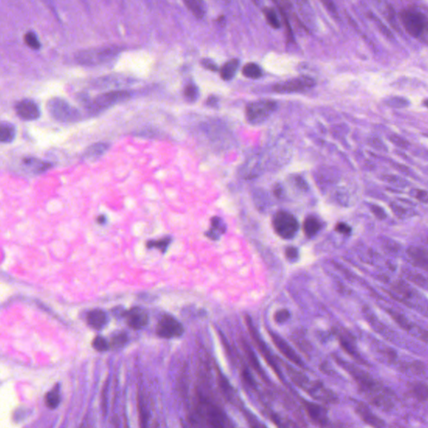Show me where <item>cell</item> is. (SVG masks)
<instances>
[{"instance_id":"cell-1","label":"cell","mask_w":428,"mask_h":428,"mask_svg":"<svg viewBox=\"0 0 428 428\" xmlns=\"http://www.w3.org/2000/svg\"><path fill=\"white\" fill-rule=\"evenodd\" d=\"M401 22L406 32L414 38H422L427 30V18L419 10L411 8L400 13Z\"/></svg>"},{"instance_id":"cell-2","label":"cell","mask_w":428,"mask_h":428,"mask_svg":"<svg viewBox=\"0 0 428 428\" xmlns=\"http://www.w3.org/2000/svg\"><path fill=\"white\" fill-rule=\"evenodd\" d=\"M197 406V414L207 423L213 427H226L231 426L226 414L220 407L212 404L207 399L200 398Z\"/></svg>"},{"instance_id":"cell-3","label":"cell","mask_w":428,"mask_h":428,"mask_svg":"<svg viewBox=\"0 0 428 428\" xmlns=\"http://www.w3.org/2000/svg\"><path fill=\"white\" fill-rule=\"evenodd\" d=\"M48 112L58 122L73 123L80 119V113L75 107L61 98L54 97L47 103Z\"/></svg>"},{"instance_id":"cell-4","label":"cell","mask_w":428,"mask_h":428,"mask_svg":"<svg viewBox=\"0 0 428 428\" xmlns=\"http://www.w3.org/2000/svg\"><path fill=\"white\" fill-rule=\"evenodd\" d=\"M277 110V104L271 100H259L248 104L246 117L250 124L259 125L266 122Z\"/></svg>"},{"instance_id":"cell-5","label":"cell","mask_w":428,"mask_h":428,"mask_svg":"<svg viewBox=\"0 0 428 428\" xmlns=\"http://www.w3.org/2000/svg\"><path fill=\"white\" fill-rule=\"evenodd\" d=\"M274 231L284 239H291L299 231V224L293 214L285 211H279L273 219Z\"/></svg>"},{"instance_id":"cell-6","label":"cell","mask_w":428,"mask_h":428,"mask_svg":"<svg viewBox=\"0 0 428 428\" xmlns=\"http://www.w3.org/2000/svg\"><path fill=\"white\" fill-rule=\"evenodd\" d=\"M132 96V92L127 90H113L110 92L103 93L91 100L87 105L89 112L98 113L109 109L110 107L122 102Z\"/></svg>"},{"instance_id":"cell-7","label":"cell","mask_w":428,"mask_h":428,"mask_svg":"<svg viewBox=\"0 0 428 428\" xmlns=\"http://www.w3.org/2000/svg\"><path fill=\"white\" fill-rule=\"evenodd\" d=\"M315 85V80L309 76L302 75L290 80L277 83L274 86L275 92L280 94H291L307 91Z\"/></svg>"},{"instance_id":"cell-8","label":"cell","mask_w":428,"mask_h":428,"mask_svg":"<svg viewBox=\"0 0 428 428\" xmlns=\"http://www.w3.org/2000/svg\"><path fill=\"white\" fill-rule=\"evenodd\" d=\"M183 333V326L170 314L163 315L157 323V334L161 338H175L182 336Z\"/></svg>"},{"instance_id":"cell-9","label":"cell","mask_w":428,"mask_h":428,"mask_svg":"<svg viewBox=\"0 0 428 428\" xmlns=\"http://www.w3.org/2000/svg\"><path fill=\"white\" fill-rule=\"evenodd\" d=\"M117 53V50L112 49L83 50L76 55V60L81 65H98L110 60Z\"/></svg>"},{"instance_id":"cell-10","label":"cell","mask_w":428,"mask_h":428,"mask_svg":"<svg viewBox=\"0 0 428 428\" xmlns=\"http://www.w3.org/2000/svg\"><path fill=\"white\" fill-rule=\"evenodd\" d=\"M269 333L273 343L274 344V346H276L279 352L283 356H285L289 361L295 364L296 366L304 368V364L302 361V359L298 356V354L295 352L294 349L289 346V344L287 343L284 339L280 337L279 335H277L276 333L272 332V331H269Z\"/></svg>"},{"instance_id":"cell-11","label":"cell","mask_w":428,"mask_h":428,"mask_svg":"<svg viewBox=\"0 0 428 428\" xmlns=\"http://www.w3.org/2000/svg\"><path fill=\"white\" fill-rule=\"evenodd\" d=\"M246 324L248 329H249L250 336H251L253 341H254V343L256 344L257 347L259 349V351L261 352L264 359L266 360L269 366H271L272 369L278 374V376H280V372L278 370V366H276V364L274 362V359L272 357L270 351H269V349L267 348L266 345L264 344V341H262V339L260 338L258 331H257L256 329H255L254 325H253L252 319L249 316H246Z\"/></svg>"},{"instance_id":"cell-12","label":"cell","mask_w":428,"mask_h":428,"mask_svg":"<svg viewBox=\"0 0 428 428\" xmlns=\"http://www.w3.org/2000/svg\"><path fill=\"white\" fill-rule=\"evenodd\" d=\"M122 316L127 319V325L134 330L144 328L149 321L147 311L140 307H133L127 311L122 312Z\"/></svg>"},{"instance_id":"cell-13","label":"cell","mask_w":428,"mask_h":428,"mask_svg":"<svg viewBox=\"0 0 428 428\" xmlns=\"http://www.w3.org/2000/svg\"><path fill=\"white\" fill-rule=\"evenodd\" d=\"M303 405L309 418L319 426H326L328 423V411L319 404L307 401L303 399Z\"/></svg>"},{"instance_id":"cell-14","label":"cell","mask_w":428,"mask_h":428,"mask_svg":"<svg viewBox=\"0 0 428 428\" xmlns=\"http://www.w3.org/2000/svg\"><path fill=\"white\" fill-rule=\"evenodd\" d=\"M309 396L313 397L317 401H324V402H335L337 400L335 394L324 386L323 384L320 382H314L309 383L304 390Z\"/></svg>"},{"instance_id":"cell-15","label":"cell","mask_w":428,"mask_h":428,"mask_svg":"<svg viewBox=\"0 0 428 428\" xmlns=\"http://www.w3.org/2000/svg\"><path fill=\"white\" fill-rule=\"evenodd\" d=\"M16 112L21 119L25 121H33L40 117V111L37 104L32 100L25 99L18 103Z\"/></svg>"},{"instance_id":"cell-16","label":"cell","mask_w":428,"mask_h":428,"mask_svg":"<svg viewBox=\"0 0 428 428\" xmlns=\"http://www.w3.org/2000/svg\"><path fill=\"white\" fill-rule=\"evenodd\" d=\"M407 254L415 266L423 269L424 270L427 269V252L425 249H420L417 247H411L407 250Z\"/></svg>"},{"instance_id":"cell-17","label":"cell","mask_w":428,"mask_h":428,"mask_svg":"<svg viewBox=\"0 0 428 428\" xmlns=\"http://www.w3.org/2000/svg\"><path fill=\"white\" fill-rule=\"evenodd\" d=\"M356 412L359 416H361V418L370 426H376V427L385 426L384 421L379 418L378 416H376L363 404H360L358 406H356Z\"/></svg>"},{"instance_id":"cell-18","label":"cell","mask_w":428,"mask_h":428,"mask_svg":"<svg viewBox=\"0 0 428 428\" xmlns=\"http://www.w3.org/2000/svg\"><path fill=\"white\" fill-rule=\"evenodd\" d=\"M109 143H106V142L95 143V144L91 145L90 147H88L87 150L85 151V154H84V157L88 161L94 162V161H96V160L104 156L105 152L109 150Z\"/></svg>"},{"instance_id":"cell-19","label":"cell","mask_w":428,"mask_h":428,"mask_svg":"<svg viewBox=\"0 0 428 428\" xmlns=\"http://www.w3.org/2000/svg\"><path fill=\"white\" fill-rule=\"evenodd\" d=\"M108 318L102 309H93L87 314L88 325L95 330H100L106 325Z\"/></svg>"},{"instance_id":"cell-20","label":"cell","mask_w":428,"mask_h":428,"mask_svg":"<svg viewBox=\"0 0 428 428\" xmlns=\"http://www.w3.org/2000/svg\"><path fill=\"white\" fill-rule=\"evenodd\" d=\"M321 222L318 218L313 215L307 217L303 224V231L307 238L315 236L321 229Z\"/></svg>"},{"instance_id":"cell-21","label":"cell","mask_w":428,"mask_h":428,"mask_svg":"<svg viewBox=\"0 0 428 428\" xmlns=\"http://www.w3.org/2000/svg\"><path fill=\"white\" fill-rule=\"evenodd\" d=\"M16 131L14 125L10 122H0V142L10 143L15 139Z\"/></svg>"},{"instance_id":"cell-22","label":"cell","mask_w":428,"mask_h":428,"mask_svg":"<svg viewBox=\"0 0 428 428\" xmlns=\"http://www.w3.org/2000/svg\"><path fill=\"white\" fill-rule=\"evenodd\" d=\"M286 371L292 381H294L295 385L300 387V388L305 390L307 386H309V384L310 383L309 381V379L307 378L304 374H302L301 372L297 371L295 369L293 368L292 366H289V365L287 366L286 365Z\"/></svg>"},{"instance_id":"cell-23","label":"cell","mask_w":428,"mask_h":428,"mask_svg":"<svg viewBox=\"0 0 428 428\" xmlns=\"http://www.w3.org/2000/svg\"><path fill=\"white\" fill-rule=\"evenodd\" d=\"M242 343H243L244 352L246 354L247 358L249 360V363L251 364L252 367L259 374V376H261L262 377H265V376H264L265 374H264V371L262 370L259 360L257 358L256 355L254 353V351L249 346V344L245 342V341H243Z\"/></svg>"},{"instance_id":"cell-24","label":"cell","mask_w":428,"mask_h":428,"mask_svg":"<svg viewBox=\"0 0 428 428\" xmlns=\"http://www.w3.org/2000/svg\"><path fill=\"white\" fill-rule=\"evenodd\" d=\"M239 66V60L237 59L230 60L229 62H227L225 65L222 67L220 70V75L223 80H230L234 77V75L236 74L238 68Z\"/></svg>"},{"instance_id":"cell-25","label":"cell","mask_w":428,"mask_h":428,"mask_svg":"<svg viewBox=\"0 0 428 428\" xmlns=\"http://www.w3.org/2000/svg\"><path fill=\"white\" fill-rule=\"evenodd\" d=\"M243 75L245 77L255 80L261 77L263 73H262L261 68L259 67L257 64L249 63L244 65V67L243 68Z\"/></svg>"},{"instance_id":"cell-26","label":"cell","mask_w":428,"mask_h":428,"mask_svg":"<svg viewBox=\"0 0 428 428\" xmlns=\"http://www.w3.org/2000/svg\"><path fill=\"white\" fill-rule=\"evenodd\" d=\"M339 341H340V344H341V346L343 347L344 350L347 352V353L350 355V356H352L354 358L356 359L357 361H361L362 362V359L360 357V355L357 353V351H356V349L354 347V345L351 342V340L349 338H346V336H344L343 335L341 336L340 335L339 336Z\"/></svg>"},{"instance_id":"cell-27","label":"cell","mask_w":428,"mask_h":428,"mask_svg":"<svg viewBox=\"0 0 428 428\" xmlns=\"http://www.w3.org/2000/svg\"><path fill=\"white\" fill-rule=\"evenodd\" d=\"M264 16L266 18L267 23L269 24L272 28H274L275 30H278L281 26V24L279 22V18L277 16L276 13L274 11V9L272 8H264L263 10Z\"/></svg>"},{"instance_id":"cell-28","label":"cell","mask_w":428,"mask_h":428,"mask_svg":"<svg viewBox=\"0 0 428 428\" xmlns=\"http://www.w3.org/2000/svg\"><path fill=\"white\" fill-rule=\"evenodd\" d=\"M184 3L186 7L189 10L190 12H192V15H194L195 17L197 19H202L204 16V12L202 10L199 3L197 2V0H182Z\"/></svg>"},{"instance_id":"cell-29","label":"cell","mask_w":428,"mask_h":428,"mask_svg":"<svg viewBox=\"0 0 428 428\" xmlns=\"http://www.w3.org/2000/svg\"><path fill=\"white\" fill-rule=\"evenodd\" d=\"M184 96L188 102H195L199 96V91L197 85H194L193 83H189L188 85H186L184 89Z\"/></svg>"},{"instance_id":"cell-30","label":"cell","mask_w":428,"mask_h":428,"mask_svg":"<svg viewBox=\"0 0 428 428\" xmlns=\"http://www.w3.org/2000/svg\"><path fill=\"white\" fill-rule=\"evenodd\" d=\"M60 392L59 388H54L52 391L48 392L46 395V405L50 408H56L60 404Z\"/></svg>"},{"instance_id":"cell-31","label":"cell","mask_w":428,"mask_h":428,"mask_svg":"<svg viewBox=\"0 0 428 428\" xmlns=\"http://www.w3.org/2000/svg\"><path fill=\"white\" fill-rule=\"evenodd\" d=\"M171 243V239L170 238H165V239H159V240H152L149 241L147 244V247L148 249H158L165 253L167 250V248L169 246Z\"/></svg>"},{"instance_id":"cell-32","label":"cell","mask_w":428,"mask_h":428,"mask_svg":"<svg viewBox=\"0 0 428 428\" xmlns=\"http://www.w3.org/2000/svg\"><path fill=\"white\" fill-rule=\"evenodd\" d=\"M411 391L417 398L421 401H426L427 399V386L426 384L416 383L411 387Z\"/></svg>"},{"instance_id":"cell-33","label":"cell","mask_w":428,"mask_h":428,"mask_svg":"<svg viewBox=\"0 0 428 428\" xmlns=\"http://www.w3.org/2000/svg\"><path fill=\"white\" fill-rule=\"evenodd\" d=\"M128 341L127 334L125 332H117L112 337V346L115 348H121L125 346Z\"/></svg>"},{"instance_id":"cell-34","label":"cell","mask_w":428,"mask_h":428,"mask_svg":"<svg viewBox=\"0 0 428 428\" xmlns=\"http://www.w3.org/2000/svg\"><path fill=\"white\" fill-rule=\"evenodd\" d=\"M25 42L29 47L33 50H39L40 48V43L35 33L28 32L25 35Z\"/></svg>"},{"instance_id":"cell-35","label":"cell","mask_w":428,"mask_h":428,"mask_svg":"<svg viewBox=\"0 0 428 428\" xmlns=\"http://www.w3.org/2000/svg\"><path fill=\"white\" fill-rule=\"evenodd\" d=\"M92 346L96 351L103 352V351H108L111 347V345L107 342L105 338H103L101 336H97L93 340Z\"/></svg>"},{"instance_id":"cell-36","label":"cell","mask_w":428,"mask_h":428,"mask_svg":"<svg viewBox=\"0 0 428 428\" xmlns=\"http://www.w3.org/2000/svg\"><path fill=\"white\" fill-rule=\"evenodd\" d=\"M211 224H212V229H211L217 232L220 235L222 234H224L226 231V225H225V223L221 218L213 217L211 219Z\"/></svg>"},{"instance_id":"cell-37","label":"cell","mask_w":428,"mask_h":428,"mask_svg":"<svg viewBox=\"0 0 428 428\" xmlns=\"http://www.w3.org/2000/svg\"><path fill=\"white\" fill-rule=\"evenodd\" d=\"M274 320L278 324H284L290 318V313L286 309H279L275 312L274 315Z\"/></svg>"},{"instance_id":"cell-38","label":"cell","mask_w":428,"mask_h":428,"mask_svg":"<svg viewBox=\"0 0 428 428\" xmlns=\"http://www.w3.org/2000/svg\"><path fill=\"white\" fill-rule=\"evenodd\" d=\"M285 257L289 262H296L299 259V250L295 247L290 246L288 247L285 249Z\"/></svg>"},{"instance_id":"cell-39","label":"cell","mask_w":428,"mask_h":428,"mask_svg":"<svg viewBox=\"0 0 428 428\" xmlns=\"http://www.w3.org/2000/svg\"><path fill=\"white\" fill-rule=\"evenodd\" d=\"M242 376H243L244 381L246 382L248 386H250L252 388H255L256 387L254 378H253V376H251V374H250V372L248 370L244 369L243 372H242Z\"/></svg>"},{"instance_id":"cell-40","label":"cell","mask_w":428,"mask_h":428,"mask_svg":"<svg viewBox=\"0 0 428 428\" xmlns=\"http://www.w3.org/2000/svg\"><path fill=\"white\" fill-rule=\"evenodd\" d=\"M336 231L344 235H349L351 233V228L346 223H339L336 226Z\"/></svg>"},{"instance_id":"cell-41","label":"cell","mask_w":428,"mask_h":428,"mask_svg":"<svg viewBox=\"0 0 428 428\" xmlns=\"http://www.w3.org/2000/svg\"><path fill=\"white\" fill-rule=\"evenodd\" d=\"M371 212L375 216L379 219H385L386 218V213L383 208L379 207L377 205H372L371 207Z\"/></svg>"},{"instance_id":"cell-42","label":"cell","mask_w":428,"mask_h":428,"mask_svg":"<svg viewBox=\"0 0 428 428\" xmlns=\"http://www.w3.org/2000/svg\"><path fill=\"white\" fill-rule=\"evenodd\" d=\"M201 63H202V65L205 69L212 70V71H218L219 70L218 65L215 64L213 60H209V59H204V60H202V62Z\"/></svg>"},{"instance_id":"cell-43","label":"cell","mask_w":428,"mask_h":428,"mask_svg":"<svg viewBox=\"0 0 428 428\" xmlns=\"http://www.w3.org/2000/svg\"><path fill=\"white\" fill-rule=\"evenodd\" d=\"M319 1L323 4L324 6L326 8V10H328L329 12H331L332 15H337L336 5L332 0H319Z\"/></svg>"},{"instance_id":"cell-44","label":"cell","mask_w":428,"mask_h":428,"mask_svg":"<svg viewBox=\"0 0 428 428\" xmlns=\"http://www.w3.org/2000/svg\"><path fill=\"white\" fill-rule=\"evenodd\" d=\"M388 104L393 107H404L407 105V100L401 99V98L395 97L389 100Z\"/></svg>"},{"instance_id":"cell-45","label":"cell","mask_w":428,"mask_h":428,"mask_svg":"<svg viewBox=\"0 0 428 428\" xmlns=\"http://www.w3.org/2000/svg\"><path fill=\"white\" fill-rule=\"evenodd\" d=\"M391 316L393 317L394 319H396V322L397 323L400 324V326H402V327H405V328H407V327H410L409 326V323L407 322L405 318H403L402 316H400L399 314H396V313H394V314H391Z\"/></svg>"},{"instance_id":"cell-46","label":"cell","mask_w":428,"mask_h":428,"mask_svg":"<svg viewBox=\"0 0 428 428\" xmlns=\"http://www.w3.org/2000/svg\"><path fill=\"white\" fill-rule=\"evenodd\" d=\"M416 197L419 201L424 203H427V192L424 190H418L416 192Z\"/></svg>"},{"instance_id":"cell-47","label":"cell","mask_w":428,"mask_h":428,"mask_svg":"<svg viewBox=\"0 0 428 428\" xmlns=\"http://www.w3.org/2000/svg\"><path fill=\"white\" fill-rule=\"evenodd\" d=\"M391 142H394V143L397 145V146H400L401 147H406L407 142H406L405 140L402 139L401 137L394 136V137H391Z\"/></svg>"},{"instance_id":"cell-48","label":"cell","mask_w":428,"mask_h":428,"mask_svg":"<svg viewBox=\"0 0 428 428\" xmlns=\"http://www.w3.org/2000/svg\"><path fill=\"white\" fill-rule=\"evenodd\" d=\"M218 103H219V99L214 95L209 96L207 100V105L210 107H216L218 105Z\"/></svg>"},{"instance_id":"cell-49","label":"cell","mask_w":428,"mask_h":428,"mask_svg":"<svg viewBox=\"0 0 428 428\" xmlns=\"http://www.w3.org/2000/svg\"><path fill=\"white\" fill-rule=\"evenodd\" d=\"M106 221V218H105L104 215H101V216L98 217L97 222L100 224H104Z\"/></svg>"},{"instance_id":"cell-50","label":"cell","mask_w":428,"mask_h":428,"mask_svg":"<svg viewBox=\"0 0 428 428\" xmlns=\"http://www.w3.org/2000/svg\"><path fill=\"white\" fill-rule=\"evenodd\" d=\"M253 2H254L255 5H258V4H259V0H253Z\"/></svg>"}]
</instances>
